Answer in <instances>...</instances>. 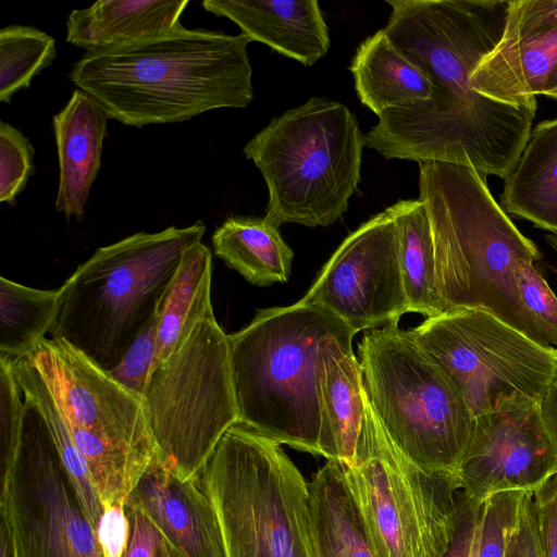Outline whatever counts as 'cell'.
Masks as SVG:
<instances>
[{
    "mask_svg": "<svg viewBox=\"0 0 557 557\" xmlns=\"http://www.w3.org/2000/svg\"><path fill=\"white\" fill-rule=\"evenodd\" d=\"M525 492L491 495L482 505L478 557H505Z\"/></svg>",
    "mask_w": 557,
    "mask_h": 557,
    "instance_id": "cell-32",
    "label": "cell"
},
{
    "mask_svg": "<svg viewBox=\"0 0 557 557\" xmlns=\"http://www.w3.org/2000/svg\"><path fill=\"white\" fill-rule=\"evenodd\" d=\"M57 55L55 40L32 26L9 25L0 30V101L30 86Z\"/></svg>",
    "mask_w": 557,
    "mask_h": 557,
    "instance_id": "cell-30",
    "label": "cell"
},
{
    "mask_svg": "<svg viewBox=\"0 0 557 557\" xmlns=\"http://www.w3.org/2000/svg\"><path fill=\"white\" fill-rule=\"evenodd\" d=\"M505 557H525L520 523V512L518 520L510 533Z\"/></svg>",
    "mask_w": 557,
    "mask_h": 557,
    "instance_id": "cell-44",
    "label": "cell"
},
{
    "mask_svg": "<svg viewBox=\"0 0 557 557\" xmlns=\"http://www.w3.org/2000/svg\"><path fill=\"white\" fill-rule=\"evenodd\" d=\"M540 410L543 423L557 454V375L552 381L546 393L541 399Z\"/></svg>",
    "mask_w": 557,
    "mask_h": 557,
    "instance_id": "cell-41",
    "label": "cell"
},
{
    "mask_svg": "<svg viewBox=\"0 0 557 557\" xmlns=\"http://www.w3.org/2000/svg\"><path fill=\"white\" fill-rule=\"evenodd\" d=\"M59 288L38 289L0 277V356L29 355L50 333L58 312Z\"/></svg>",
    "mask_w": 557,
    "mask_h": 557,
    "instance_id": "cell-28",
    "label": "cell"
},
{
    "mask_svg": "<svg viewBox=\"0 0 557 557\" xmlns=\"http://www.w3.org/2000/svg\"><path fill=\"white\" fill-rule=\"evenodd\" d=\"M542 96L557 100V60L547 76Z\"/></svg>",
    "mask_w": 557,
    "mask_h": 557,
    "instance_id": "cell-45",
    "label": "cell"
},
{
    "mask_svg": "<svg viewBox=\"0 0 557 557\" xmlns=\"http://www.w3.org/2000/svg\"><path fill=\"white\" fill-rule=\"evenodd\" d=\"M383 28L433 81L428 112L391 110L364 135L386 159L440 161L505 178L519 159L536 109L476 92L471 75L502 40L510 0H388Z\"/></svg>",
    "mask_w": 557,
    "mask_h": 557,
    "instance_id": "cell-1",
    "label": "cell"
},
{
    "mask_svg": "<svg viewBox=\"0 0 557 557\" xmlns=\"http://www.w3.org/2000/svg\"><path fill=\"white\" fill-rule=\"evenodd\" d=\"M342 467L377 557L446 555L458 525L457 475L428 471L404 455L367 396L354 459Z\"/></svg>",
    "mask_w": 557,
    "mask_h": 557,
    "instance_id": "cell-10",
    "label": "cell"
},
{
    "mask_svg": "<svg viewBox=\"0 0 557 557\" xmlns=\"http://www.w3.org/2000/svg\"><path fill=\"white\" fill-rule=\"evenodd\" d=\"M126 540L121 557H178L164 534L137 506L125 503Z\"/></svg>",
    "mask_w": 557,
    "mask_h": 557,
    "instance_id": "cell-36",
    "label": "cell"
},
{
    "mask_svg": "<svg viewBox=\"0 0 557 557\" xmlns=\"http://www.w3.org/2000/svg\"><path fill=\"white\" fill-rule=\"evenodd\" d=\"M556 472L557 454L540 403L520 396L504 399L474 418L456 475L462 495L482 505L497 493H532Z\"/></svg>",
    "mask_w": 557,
    "mask_h": 557,
    "instance_id": "cell-15",
    "label": "cell"
},
{
    "mask_svg": "<svg viewBox=\"0 0 557 557\" xmlns=\"http://www.w3.org/2000/svg\"><path fill=\"white\" fill-rule=\"evenodd\" d=\"M317 557H377L347 488L342 463L326 462L308 481Z\"/></svg>",
    "mask_w": 557,
    "mask_h": 557,
    "instance_id": "cell-24",
    "label": "cell"
},
{
    "mask_svg": "<svg viewBox=\"0 0 557 557\" xmlns=\"http://www.w3.org/2000/svg\"><path fill=\"white\" fill-rule=\"evenodd\" d=\"M158 317L138 335L119 364L109 372L116 382L139 398L145 393L156 362Z\"/></svg>",
    "mask_w": 557,
    "mask_h": 557,
    "instance_id": "cell-35",
    "label": "cell"
},
{
    "mask_svg": "<svg viewBox=\"0 0 557 557\" xmlns=\"http://www.w3.org/2000/svg\"><path fill=\"white\" fill-rule=\"evenodd\" d=\"M205 232L199 220L98 248L59 288L51 338L112 371L158 317L184 253Z\"/></svg>",
    "mask_w": 557,
    "mask_h": 557,
    "instance_id": "cell-4",
    "label": "cell"
},
{
    "mask_svg": "<svg viewBox=\"0 0 557 557\" xmlns=\"http://www.w3.org/2000/svg\"><path fill=\"white\" fill-rule=\"evenodd\" d=\"M386 210L396 226L408 312L426 319L446 312L436 287L434 244L424 202L400 200Z\"/></svg>",
    "mask_w": 557,
    "mask_h": 557,
    "instance_id": "cell-27",
    "label": "cell"
},
{
    "mask_svg": "<svg viewBox=\"0 0 557 557\" xmlns=\"http://www.w3.org/2000/svg\"><path fill=\"white\" fill-rule=\"evenodd\" d=\"M25 403L12 361L0 356V485L13 466L24 421Z\"/></svg>",
    "mask_w": 557,
    "mask_h": 557,
    "instance_id": "cell-31",
    "label": "cell"
},
{
    "mask_svg": "<svg viewBox=\"0 0 557 557\" xmlns=\"http://www.w3.org/2000/svg\"><path fill=\"white\" fill-rule=\"evenodd\" d=\"M557 60V30L502 39L471 75L473 89L497 102L537 108Z\"/></svg>",
    "mask_w": 557,
    "mask_h": 557,
    "instance_id": "cell-22",
    "label": "cell"
},
{
    "mask_svg": "<svg viewBox=\"0 0 557 557\" xmlns=\"http://www.w3.org/2000/svg\"><path fill=\"white\" fill-rule=\"evenodd\" d=\"M359 100L379 117L391 110L428 112L437 89L431 77L399 50L384 29L358 47L350 65Z\"/></svg>",
    "mask_w": 557,
    "mask_h": 557,
    "instance_id": "cell-20",
    "label": "cell"
},
{
    "mask_svg": "<svg viewBox=\"0 0 557 557\" xmlns=\"http://www.w3.org/2000/svg\"><path fill=\"white\" fill-rule=\"evenodd\" d=\"M0 557H20L13 528L3 509H0Z\"/></svg>",
    "mask_w": 557,
    "mask_h": 557,
    "instance_id": "cell-43",
    "label": "cell"
},
{
    "mask_svg": "<svg viewBox=\"0 0 557 557\" xmlns=\"http://www.w3.org/2000/svg\"><path fill=\"white\" fill-rule=\"evenodd\" d=\"M125 503L153 521L178 557H225L216 515L198 476L182 480L157 456Z\"/></svg>",
    "mask_w": 557,
    "mask_h": 557,
    "instance_id": "cell-16",
    "label": "cell"
},
{
    "mask_svg": "<svg viewBox=\"0 0 557 557\" xmlns=\"http://www.w3.org/2000/svg\"><path fill=\"white\" fill-rule=\"evenodd\" d=\"M98 535L107 557H121L126 540L124 508L104 510Z\"/></svg>",
    "mask_w": 557,
    "mask_h": 557,
    "instance_id": "cell-40",
    "label": "cell"
},
{
    "mask_svg": "<svg viewBox=\"0 0 557 557\" xmlns=\"http://www.w3.org/2000/svg\"><path fill=\"white\" fill-rule=\"evenodd\" d=\"M187 0H99L73 10L66 41L86 52L150 39L181 25Z\"/></svg>",
    "mask_w": 557,
    "mask_h": 557,
    "instance_id": "cell-21",
    "label": "cell"
},
{
    "mask_svg": "<svg viewBox=\"0 0 557 557\" xmlns=\"http://www.w3.org/2000/svg\"><path fill=\"white\" fill-rule=\"evenodd\" d=\"M250 41L181 24L150 39L86 52L70 79L124 125L185 122L253 100Z\"/></svg>",
    "mask_w": 557,
    "mask_h": 557,
    "instance_id": "cell-2",
    "label": "cell"
},
{
    "mask_svg": "<svg viewBox=\"0 0 557 557\" xmlns=\"http://www.w3.org/2000/svg\"><path fill=\"white\" fill-rule=\"evenodd\" d=\"M350 333L327 310L298 300L259 310L247 326L227 334L238 422L319 456V344Z\"/></svg>",
    "mask_w": 557,
    "mask_h": 557,
    "instance_id": "cell-5",
    "label": "cell"
},
{
    "mask_svg": "<svg viewBox=\"0 0 557 557\" xmlns=\"http://www.w3.org/2000/svg\"><path fill=\"white\" fill-rule=\"evenodd\" d=\"M363 147L356 116L329 98L311 97L272 119L244 147L268 186L265 220L276 227L336 222L358 189Z\"/></svg>",
    "mask_w": 557,
    "mask_h": 557,
    "instance_id": "cell-6",
    "label": "cell"
},
{
    "mask_svg": "<svg viewBox=\"0 0 557 557\" xmlns=\"http://www.w3.org/2000/svg\"><path fill=\"white\" fill-rule=\"evenodd\" d=\"M354 336H327L318 350L319 456L342 463L354 459L366 406Z\"/></svg>",
    "mask_w": 557,
    "mask_h": 557,
    "instance_id": "cell-18",
    "label": "cell"
},
{
    "mask_svg": "<svg viewBox=\"0 0 557 557\" xmlns=\"http://www.w3.org/2000/svg\"><path fill=\"white\" fill-rule=\"evenodd\" d=\"M530 493H524L520 509V523L525 557H542L533 528Z\"/></svg>",
    "mask_w": 557,
    "mask_h": 557,
    "instance_id": "cell-42",
    "label": "cell"
},
{
    "mask_svg": "<svg viewBox=\"0 0 557 557\" xmlns=\"http://www.w3.org/2000/svg\"><path fill=\"white\" fill-rule=\"evenodd\" d=\"M500 207L557 234V117L531 129L519 159L504 178Z\"/></svg>",
    "mask_w": 557,
    "mask_h": 557,
    "instance_id": "cell-23",
    "label": "cell"
},
{
    "mask_svg": "<svg viewBox=\"0 0 557 557\" xmlns=\"http://www.w3.org/2000/svg\"><path fill=\"white\" fill-rule=\"evenodd\" d=\"M198 479L225 557H317L308 481L280 443L237 422Z\"/></svg>",
    "mask_w": 557,
    "mask_h": 557,
    "instance_id": "cell-7",
    "label": "cell"
},
{
    "mask_svg": "<svg viewBox=\"0 0 557 557\" xmlns=\"http://www.w3.org/2000/svg\"><path fill=\"white\" fill-rule=\"evenodd\" d=\"M300 300L327 310L355 334L398 323L408 301L396 226L387 210L343 240Z\"/></svg>",
    "mask_w": 557,
    "mask_h": 557,
    "instance_id": "cell-14",
    "label": "cell"
},
{
    "mask_svg": "<svg viewBox=\"0 0 557 557\" xmlns=\"http://www.w3.org/2000/svg\"><path fill=\"white\" fill-rule=\"evenodd\" d=\"M109 119L104 109L78 88L52 119L59 159L55 210L66 218L84 216L100 169Z\"/></svg>",
    "mask_w": 557,
    "mask_h": 557,
    "instance_id": "cell-19",
    "label": "cell"
},
{
    "mask_svg": "<svg viewBox=\"0 0 557 557\" xmlns=\"http://www.w3.org/2000/svg\"><path fill=\"white\" fill-rule=\"evenodd\" d=\"M211 270V251L206 245L200 242L186 250L159 311L154 366L165 360L199 321L213 314Z\"/></svg>",
    "mask_w": 557,
    "mask_h": 557,
    "instance_id": "cell-26",
    "label": "cell"
},
{
    "mask_svg": "<svg viewBox=\"0 0 557 557\" xmlns=\"http://www.w3.org/2000/svg\"><path fill=\"white\" fill-rule=\"evenodd\" d=\"M34 148L22 132L0 123V201L15 205L34 173Z\"/></svg>",
    "mask_w": 557,
    "mask_h": 557,
    "instance_id": "cell-33",
    "label": "cell"
},
{
    "mask_svg": "<svg viewBox=\"0 0 557 557\" xmlns=\"http://www.w3.org/2000/svg\"><path fill=\"white\" fill-rule=\"evenodd\" d=\"M17 453L0 485L20 557H107L48 424L28 398Z\"/></svg>",
    "mask_w": 557,
    "mask_h": 557,
    "instance_id": "cell-13",
    "label": "cell"
},
{
    "mask_svg": "<svg viewBox=\"0 0 557 557\" xmlns=\"http://www.w3.org/2000/svg\"><path fill=\"white\" fill-rule=\"evenodd\" d=\"M141 401L159 461L182 480L197 478L239 421L228 337L214 313L152 368Z\"/></svg>",
    "mask_w": 557,
    "mask_h": 557,
    "instance_id": "cell-11",
    "label": "cell"
},
{
    "mask_svg": "<svg viewBox=\"0 0 557 557\" xmlns=\"http://www.w3.org/2000/svg\"><path fill=\"white\" fill-rule=\"evenodd\" d=\"M215 255L258 286L285 283L294 252L265 218L232 216L213 233Z\"/></svg>",
    "mask_w": 557,
    "mask_h": 557,
    "instance_id": "cell-25",
    "label": "cell"
},
{
    "mask_svg": "<svg viewBox=\"0 0 557 557\" xmlns=\"http://www.w3.org/2000/svg\"><path fill=\"white\" fill-rule=\"evenodd\" d=\"M530 497L542 557H557V472L530 493Z\"/></svg>",
    "mask_w": 557,
    "mask_h": 557,
    "instance_id": "cell-38",
    "label": "cell"
},
{
    "mask_svg": "<svg viewBox=\"0 0 557 557\" xmlns=\"http://www.w3.org/2000/svg\"><path fill=\"white\" fill-rule=\"evenodd\" d=\"M450 376L473 417L513 397L541 401L557 375V355L493 314L454 309L410 330Z\"/></svg>",
    "mask_w": 557,
    "mask_h": 557,
    "instance_id": "cell-12",
    "label": "cell"
},
{
    "mask_svg": "<svg viewBox=\"0 0 557 557\" xmlns=\"http://www.w3.org/2000/svg\"><path fill=\"white\" fill-rule=\"evenodd\" d=\"M557 30V0H510L502 39Z\"/></svg>",
    "mask_w": 557,
    "mask_h": 557,
    "instance_id": "cell-37",
    "label": "cell"
},
{
    "mask_svg": "<svg viewBox=\"0 0 557 557\" xmlns=\"http://www.w3.org/2000/svg\"><path fill=\"white\" fill-rule=\"evenodd\" d=\"M358 352L366 396L394 445L428 471L456 474L474 417L450 376L398 323L369 330Z\"/></svg>",
    "mask_w": 557,
    "mask_h": 557,
    "instance_id": "cell-8",
    "label": "cell"
},
{
    "mask_svg": "<svg viewBox=\"0 0 557 557\" xmlns=\"http://www.w3.org/2000/svg\"><path fill=\"white\" fill-rule=\"evenodd\" d=\"M515 275L521 304L535 321L546 343L550 347L557 345L556 295L532 262L519 264Z\"/></svg>",
    "mask_w": 557,
    "mask_h": 557,
    "instance_id": "cell-34",
    "label": "cell"
},
{
    "mask_svg": "<svg viewBox=\"0 0 557 557\" xmlns=\"http://www.w3.org/2000/svg\"><path fill=\"white\" fill-rule=\"evenodd\" d=\"M26 357L50 386L104 510L124 508L157 457L141 398L63 341L44 338Z\"/></svg>",
    "mask_w": 557,
    "mask_h": 557,
    "instance_id": "cell-9",
    "label": "cell"
},
{
    "mask_svg": "<svg viewBox=\"0 0 557 557\" xmlns=\"http://www.w3.org/2000/svg\"><path fill=\"white\" fill-rule=\"evenodd\" d=\"M11 361L23 397L30 399L42 414L82 506L90 522L98 530L104 507L91 482L86 463L64 422L50 386L26 356L11 359Z\"/></svg>",
    "mask_w": 557,
    "mask_h": 557,
    "instance_id": "cell-29",
    "label": "cell"
},
{
    "mask_svg": "<svg viewBox=\"0 0 557 557\" xmlns=\"http://www.w3.org/2000/svg\"><path fill=\"white\" fill-rule=\"evenodd\" d=\"M546 240L557 253V234L547 235Z\"/></svg>",
    "mask_w": 557,
    "mask_h": 557,
    "instance_id": "cell-47",
    "label": "cell"
},
{
    "mask_svg": "<svg viewBox=\"0 0 557 557\" xmlns=\"http://www.w3.org/2000/svg\"><path fill=\"white\" fill-rule=\"evenodd\" d=\"M203 9L234 22L251 41L310 66L330 49V36L315 0H205Z\"/></svg>",
    "mask_w": 557,
    "mask_h": 557,
    "instance_id": "cell-17",
    "label": "cell"
},
{
    "mask_svg": "<svg viewBox=\"0 0 557 557\" xmlns=\"http://www.w3.org/2000/svg\"><path fill=\"white\" fill-rule=\"evenodd\" d=\"M480 520H481V518H480ZM479 532H480V522L478 524V528H476L474 536H473V542H472L469 557H478Z\"/></svg>",
    "mask_w": 557,
    "mask_h": 557,
    "instance_id": "cell-46",
    "label": "cell"
},
{
    "mask_svg": "<svg viewBox=\"0 0 557 557\" xmlns=\"http://www.w3.org/2000/svg\"><path fill=\"white\" fill-rule=\"evenodd\" d=\"M419 189L428 210L436 287L445 310L480 309L550 347L520 301L516 269L542 258L492 196L486 176L471 166L419 163Z\"/></svg>",
    "mask_w": 557,
    "mask_h": 557,
    "instance_id": "cell-3",
    "label": "cell"
},
{
    "mask_svg": "<svg viewBox=\"0 0 557 557\" xmlns=\"http://www.w3.org/2000/svg\"><path fill=\"white\" fill-rule=\"evenodd\" d=\"M482 505L469 502L460 491L457 531L444 557H469L473 536L480 522Z\"/></svg>",
    "mask_w": 557,
    "mask_h": 557,
    "instance_id": "cell-39",
    "label": "cell"
}]
</instances>
